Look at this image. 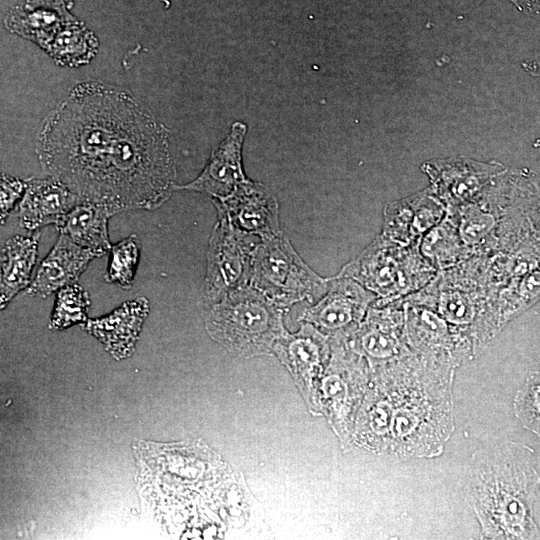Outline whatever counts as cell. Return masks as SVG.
<instances>
[{
  "instance_id": "3",
  "label": "cell",
  "mask_w": 540,
  "mask_h": 540,
  "mask_svg": "<svg viewBox=\"0 0 540 540\" xmlns=\"http://www.w3.org/2000/svg\"><path fill=\"white\" fill-rule=\"evenodd\" d=\"M458 367L419 355L393 377L394 412L388 453L399 460L440 456L454 428Z\"/></svg>"
},
{
  "instance_id": "28",
  "label": "cell",
  "mask_w": 540,
  "mask_h": 540,
  "mask_svg": "<svg viewBox=\"0 0 540 540\" xmlns=\"http://www.w3.org/2000/svg\"><path fill=\"white\" fill-rule=\"evenodd\" d=\"M524 70L533 76L540 77V53L522 64ZM535 147H540V136L534 142Z\"/></svg>"
},
{
  "instance_id": "14",
  "label": "cell",
  "mask_w": 540,
  "mask_h": 540,
  "mask_svg": "<svg viewBox=\"0 0 540 540\" xmlns=\"http://www.w3.org/2000/svg\"><path fill=\"white\" fill-rule=\"evenodd\" d=\"M98 255L84 248L64 234H60L53 248L41 261L26 293L46 298L61 288L74 284L91 260Z\"/></svg>"
},
{
  "instance_id": "24",
  "label": "cell",
  "mask_w": 540,
  "mask_h": 540,
  "mask_svg": "<svg viewBox=\"0 0 540 540\" xmlns=\"http://www.w3.org/2000/svg\"><path fill=\"white\" fill-rule=\"evenodd\" d=\"M141 243L136 235H130L110 249L105 280L122 288L132 286L138 266Z\"/></svg>"
},
{
  "instance_id": "27",
  "label": "cell",
  "mask_w": 540,
  "mask_h": 540,
  "mask_svg": "<svg viewBox=\"0 0 540 540\" xmlns=\"http://www.w3.org/2000/svg\"><path fill=\"white\" fill-rule=\"evenodd\" d=\"M0 184V219L1 224H4L17 201L22 198L26 189V181L2 174Z\"/></svg>"
},
{
  "instance_id": "9",
  "label": "cell",
  "mask_w": 540,
  "mask_h": 540,
  "mask_svg": "<svg viewBox=\"0 0 540 540\" xmlns=\"http://www.w3.org/2000/svg\"><path fill=\"white\" fill-rule=\"evenodd\" d=\"M255 280L273 299L285 301L300 299L316 286L310 272L281 241L269 242L258 249Z\"/></svg>"
},
{
  "instance_id": "2",
  "label": "cell",
  "mask_w": 540,
  "mask_h": 540,
  "mask_svg": "<svg viewBox=\"0 0 540 540\" xmlns=\"http://www.w3.org/2000/svg\"><path fill=\"white\" fill-rule=\"evenodd\" d=\"M466 496L480 526V539H540L534 518L540 476L534 450L520 442L473 453Z\"/></svg>"
},
{
  "instance_id": "10",
  "label": "cell",
  "mask_w": 540,
  "mask_h": 540,
  "mask_svg": "<svg viewBox=\"0 0 540 540\" xmlns=\"http://www.w3.org/2000/svg\"><path fill=\"white\" fill-rule=\"evenodd\" d=\"M375 295L352 279L337 281L306 313V319L328 333L352 335L365 318Z\"/></svg>"
},
{
  "instance_id": "26",
  "label": "cell",
  "mask_w": 540,
  "mask_h": 540,
  "mask_svg": "<svg viewBox=\"0 0 540 540\" xmlns=\"http://www.w3.org/2000/svg\"><path fill=\"white\" fill-rule=\"evenodd\" d=\"M512 406L523 428L540 437V369L527 374L514 396Z\"/></svg>"
},
{
  "instance_id": "12",
  "label": "cell",
  "mask_w": 540,
  "mask_h": 540,
  "mask_svg": "<svg viewBox=\"0 0 540 540\" xmlns=\"http://www.w3.org/2000/svg\"><path fill=\"white\" fill-rule=\"evenodd\" d=\"M275 345L281 361L291 371L304 397L316 406L314 380L321 374L327 356L324 337L310 325L295 334L282 335Z\"/></svg>"
},
{
  "instance_id": "17",
  "label": "cell",
  "mask_w": 540,
  "mask_h": 540,
  "mask_svg": "<svg viewBox=\"0 0 540 540\" xmlns=\"http://www.w3.org/2000/svg\"><path fill=\"white\" fill-rule=\"evenodd\" d=\"M148 313L149 301L138 297L107 316L88 321L86 330L99 339L113 357L125 358L133 351Z\"/></svg>"
},
{
  "instance_id": "4",
  "label": "cell",
  "mask_w": 540,
  "mask_h": 540,
  "mask_svg": "<svg viewBox=\"0 0 540 540\" xmlns=\"http://www.w3.org/2000/svg\"><path fill=\"white\" fill-rule=\"evenodd\" d=\"M210 335L241 355L263 353L283 335L280 312L251 289H234L215 304L206 321Z\"/></svg>"
},
{
  "instance_id": "19",
  "label": "cell",
  "mask_w": 540,
  "mask_h": 540,
  "mask_svg": "<svg viewBox=\"0 0 540 540\" xmlns=\"http://www.w3.org/2000/svg\"><path fill=\"white\" fill-rule=\"evenodd\" d=\"M114 214L107 206L81 200L55 227L60 234L101 257L112 247L107 224Z\"/></svg>"
},
{
  "instance_id": "18",
  "label": "cell",
  "mask_w": 540,
  "mask_h": 540,
  "mask_svg": "<svg viewBox=\"0 0 540 540\" xmlns=\"http://www.w3.org/2000/svg\"><path fill=\"white\" fill-rule=\"evenodd\" d=\"M71 19L73 17L61 0H34L11 10L5 25L11 32L45 50L60 28Z\"/></svg>"
},
{
  "instance_id": "20",
  "label": "cell",
  "mask_w": 540,
  "mask_h": 540,
  "mask_svg": "<svg viewBox=\"0 0 540 540\" xmlns=\"http://www.w3.org/2000/svg\"><path fill=\"white\" fill-rule=\"evenodd\" d=\"M40 232L31 236L16 235L9 238L1 251L0 306L30 285L31 273L36 265Z\"/></svg>"
},
{
  "instance_id": "13",
  "label": "cell",
  "mask_w": 540,
  "mask_h": 540,
  "mask_svg": "<svg viewBox=\"0 0 540 540\" xmlns=\"http://www.w3.org/2000/svg\"><path fill=\"white\" fill-rule=\"evenodd\" d=\"M246 133V125L235 122L230 134L213 150L210 160L202 173L191 183L176 186L205 192L219 199L230 195L245 182L241 168V147Z\"/></svg>"
},
{
  "instance_id": "23",
  "label": "cell",
  "mask_w": 540,
  "mask_h": 540,
  "mask_svg": "<svg viewBox=\"0 0 540 540\" xmlns=\"http://www.w3.org/2000/svg\"><path fill=\"white\" fill-rule=\"evenodd\" d=\"M540 300V262L515 273L499 294V310L506 325Z\"/></svg>"
},
{
  "instance_id": "6",
  "label": "cell",
  "mask_w": 540,
  "mask_h": 540,
  "mask_svg": "<svg viewBox=\"0 0 540 540\" xmlns=\"http://www.w3.org/2000/svg\"><path fill=\"white\" fill-rule=\"evenodd\" d=\"M502 250L525 251L540 258V171L505 169L500 176Z\"/></svg>"
},
{
  "instance_id": "16",
  "label": "cell",
  "mask_w": 540,
  "mask_h": 540,
  "mask_svg": "<svg viewBox=\"0 0 540 540\" xmlns=\"http://www.w3.org/2000/svg\"><path fill=\"white\" fill-rule=\"evenodd\" d=\"M386 233L402 246L419 244L423 235L446 216V206L430 189L390 208Z\"/></svg>"
},
{
  "instance_id": "30",
  "label": "cell",
  "mask_w": 540,
  "mask_h": 540,
  "mask_svg": "<svg viewBox=\"0 0 540 540\" xmlns=\"http://www.w3.org/2000/svg\"><path fill=\"white\" fill-rule=\"evenodd\" d=\"M529 16L540 21V0H534Z\"/></svg>"
},
{
  "instance_id": "21",
  "label": "cell",
  "mask_w": 540,
  "mask_h": 540,
  "mask_svg": "<svg viewBox=\"0 0 540 540\" xmlns=\"http://www.w3.org/2000/svg\"><path fill=\"white\" fill-rule=\"evenodd\" d=\"M98 48L93 32L73 18L60 28L45 52L58 65L79 67L90 62Z\"/></svg>"
},
{
  "instance_id": "11",
  "label": "cell",
  "mask_w": 540,
  "mask_h": 540,
  "mask_svg": "<svg viewBox=\"0 0 540 540\" xmlns=\"http://www.w3.org/2000/svg\"><path fill=\"white\" fill-rule=\"evenodd\" d=\"M81 199L64 183L49 176L26 181L25 192L17 205L20 224L29 231L58 225Z\"/></svg>"
},
{
  "instance_id": "29",
  "label": "cell",
  "mask_w": 540,
  "mask_h": 540,
  "mask_svg": "<svg viewBox=\"0 0 540 540\" xmlns=\"http://www.w3.org/2000/svg\"><path fill=\"white\" fill-rule=\"evenodd\" d=\"M519 11L529 15L534 0H509Z\"/></svg>"
},
{
  "instance_id": "7",
  "label": "cell",
  "mask_w": 540,
  "mask_h": 540,
  "mask_svg": "<svg viewBox=\"0 0 540 540\" xmlns=\"http://www.w3.org/2000/svg\"><path fill=\"white\" fill-rule=\"evenodd\" d=\"M400 300L404 309L406 339L415 353L457 367L477 355L471 341L437 312Z\"/></svg>"
},
{
  "instance_id": "15",
  "label": "cell",
  "mask_w": 540,
  "mask_h": 540,
  "mask_svg": "<svg viewBox=\"0 0 540 540\" xmlns=\"http://www.w3.org/2000/svg\"><path fill=\"white\" fill-rule=\"evenodd\" d=\"M244 254L231 223L220 215L211 237L206 275V296L215 300L236 289L243 273Z\"/></svg>"
},
{
  "instance_id": "1",
  "label": "cell",
  "mask_w": 540,
  "mask_h": 540,
  "mask_svg": "<svg viewBox=\"0 0 540 540\" xmlns=\"http://www.w3.org/2000/svg\"><path fill=\"white\" fill-rule=\"evenodd\" d=\"M136 100L102 82L75 86L40 131L37 154L43 169L81 200L105 206L123 129Z\"/></svg>"
},
{
  "instance_id": "5",
  "label": "cell",
  "mask_w": 540,
  "mask_h": 540,
  "mask_svg": "<svg viewBox=\"0 0 540 540\" xmlns=\"http://www.w3.org/2000/svg\"><path fill=\"white\" fill-rule=\"evenodd\" d=\"M354 269L358 280L387 300L420 290L438 273L422 256L418 245L402 246L386 239L372 245Z\"/></svg>"
},
{
  "instance_id": "25",
  "label": "cell",
  "mask_w": 540,
  "mask_h": 540,
  "mask_svg": "<svg viewBox=\"0 0 540 540\" xmlns=\"http://www.w3.org/2000/svg\"><path fill=\"white\" fill-rule=\"evenodd\" d=\"M90 307L88 293L76 283L61 288L56 295L50 326L64 329L86 320Z\"/></svg>"
},
{
  "instance_id": "8",
  "label": "cell",
  "mask_w": 540,
  "mask_h": 540,
  "mask_svg": "<svg viewBox=\"0 0 540 540\" xmlns=\"http://www.w3.org/2000/svg\"><path fill=\"white\" fill-rule=\"evenodd\" d=\"M505 168L497 163L466 159L432 161L424 165L431 192L446 206L457 208L479 199Z\"/></svg>"
},
{
  "instance_id": "22",
  "label": "cell",
  "mask_w": 540,
  "mask_h": 540,
  "mask_svg": "<svg viewBox=\"0 0 540 540\" xmlns=\"http://www.w3.org/2000/svg\"><path fill=\"white\" fill-rule=\"evenodd\" d=\"M418 246L422 256L438 272L469 257L455 224L447 215L423 235Z\"/></svg>"
}]
</instances>
